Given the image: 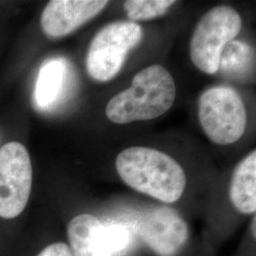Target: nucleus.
Listing matches in <instances>:
<instances>
[{"mask_svg": "<svg viewBox=\"0 0 256 256\" xmlns=\"http://www.w3.org/2000/svg\"><path fill=\"white\" fill-rule=\"evenodd\" d=\"M34 170L26 147L10 142L0 148V256H10L26 228Z\"/></svg>", "mask_w": 256, "mask_h": 256, "instance_id": "1", "label": "nucleus"}, {"mask_svg": "<svg viewBox=\"0 0 256 256\" xmlns=\"http://www.w3.org/2000/svg\"><path fill=\"white\" fill-rule=\"evenodd\" d=\"M122 180L137 192L160 202H178L186 187V176L171 156L149 147H129L116 158Z\"/></svg>", "mask_w": 256, "mask_h": 256, "instance_id": "2", "label": "nucleus"}, {"mask_svg": "<svg viewBox=\"0 0 256 256\" xmlns=\"http://www.w3.org/2000/svg\"><path fill=\"white\" fill-rule=\"evenodd\" d=\"M176 95L171 74L160 64H152L138 72L131 86L108 102L106 114L118 124L155 119L172 108Z\"/></svg>", "mask_w": 256, "mask_h": 256, "instance_id": "3", "label": "nucleus"}, {"mask_svg": "<svg viewBox=\"0 0 256 256\" xmlns=\"http://www.w3.org/2000/svg\"><path fill=\"white\" fill-rule=\"evenodd\" d=\"M241 28L240 14L228 5L208 10L192 32L190 42L192 64L204 74H216L224 46L238 36Z\"/></svg>", "mask_w": 256, "mask_h": 256, "instance_id": "4", "label": "nucleus"}, {"mask_svg": "<svg viewBox=\"0 0 256 256\" xmlns=\"http://www.w3.org/2000/svg\"><path fill=\"white\" fill-rule=\"evenodd\" d=\"M198 119L212 142L228 146L243 136L247 126V112L234 90L216 86L202 94L198 102Z\"/></svg>", "mask_w": 256, "mask_h": 256, "instance_id": "5", "label": "nucleus"}, {"mask_svg": "<svg viewBox=\"0 0 256 256\" xmlns=\"http://www.w3.org/2000/svg\"><path fill=\"white\" fill-rule=\"evenodd\" d=\"M142 30L131 21H117L102 28L92 39L86 70L93 80L108 82L119 74L128 52L140 44Z\"/></svg>", "mask_w": 256, "mask_h": 256, "instance_id": "6", "label": "nucleus"}, {"mask_svg": "<svg viewBox=\"0 0 256 256\" xmlns=\"http://www.w3.org/2000/svg\"><path fill=\"white\" fill-rule=\"evenodd\" d=\"M136 230L140 238L158 256H176L188 238L186 222L166 207L156 208L142 216Z\"/></svg>", "mask_w": 256, "mask_h": 256, "instance_id": "7", "label": "nucleus"}, {"mask_svg": "<svg viewBox=\"0 0 256 256\" xmlns=\"http://www.w3.org/2000/svg\"><path fill=\"white\" fill-rule=\"evenodd\" d=\"M102 0H52L41 14V27L46 36L62 38L74 32L106 7Z\"/></svg>", "mask_w": 256, "mask_h": 256, "instance_id": "8", "label": "nucleus"}, {"mask_svg": "<svg viewBox=\"0 0 256 256\" xmlns=\"http://www.w3.org/2000/svg\"><path fill=\"white\" fill-rule=\"evenodd\" d=\"M66 238L74 256H113L104 238L102 220L92 214L81 212L68 220Z\"/></svg>", "mask_w": 256, "mask_h": 256, "instance_id": "9", "label": "nucleus"}, {"mask_svg": "<svg viewBox=\"0 0 256 256\" xmlns=\"http://www.w3.org/2000/svg\"><path fill=\"white\" fill-rule=\"evenodd\" d=\"M230 198L236 210L250 214L256 210V151L236 168L230 186Z\"/></svg>", "mask_w": 256, "mask_h": 256, "instance_id": "10", "label": "nucleus"}, {"mask_svg": "<svg viewBox=\"0 0 256 256\" xmlns=\"http://www.w3.org/2000/svg\"><path fill=\"white\" fill-rule=\"evenodd\" d=\"M10 256H74L63 239L48 238L43 232L27 227Z\"/></svg>", "mask_w": 256, "mask_h": 256, "instance_id": "11", "label": "nucleus"}, {"mask_svg": "<svg viewBox=\"0 0 256 256\" xmlns=\"http://www.w3.org/2000/svg\"><path fill=\"white\" fill-rule=\"evenodd\" d=\"M64 74V64L59 59L50 60L41 68L36 88V100L40 108L54 102L61 92Z\"/></svg>", "mask_w": 256, "mask_h": 256, "instance_id": "12", "label": "nucleus"}, {"mask_svg": "<svg viewBox=\"0 0 256 256\" xmlns=\"http://www.w3.org/2000/svg\"><path fill=\"white\" fill-rule=\"evenodd\" d=\"M254 64L252 50L241 41H230L220 55V68L222 72L234 78L245 77Z\"/></svg>", "mask_w": 256, "mask_h": 256, "instance_id": "13", "label": "nucleus"}, {"mask_svg": "<svg viewBox=\"0 0 256 256\" xmlns=\"http://www.w3.org/2000/svg\"><path fill=\"white\" fill-rule=\"evenodd\" d=\"M174 3V0H129L124 3V8L133 22L160 18Z\"/></svg>", "mask_w": 256, "mask_h": 256, "instance_id": "14", "label": "nucleus"}, {"mask_svg": "<svg viewBox=\"0 0 256 256\" xmlns=\"http://www.w3.org/2000/svg\"><path fill=\"white\" fill-rule=\"evenodd\" d=\"M102 232L106 243L113 256L124 254L131 247L132 234L129 225L115 222V221H102Z\"/></svg>", "mask_w": 256, "mask_h": 256, "instance_id": "15", "label": "nucleus"}]
</instances>
